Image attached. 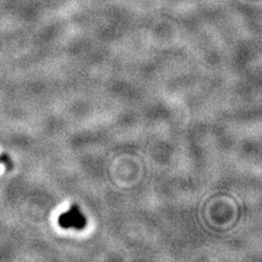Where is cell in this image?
Here are the masks:
<instances>
[{
	"instance_id": "6da1fadb",
	"label": "cell",
	"mask_w": 262,
	"mask_h": 262,
	"mask_svg": "<svg viewBox=\"0 0 262 262\" xmlns=\"http://www.w3.org/2000/svg\"><path fill=\"white\" fill-rule=\"evenodd\" d=\"M86 217L81 212L78 204L72 206L63 212L58 217V224L62 229H76V231H82L86 226Z\"/></svg>"
}]
</instances>
